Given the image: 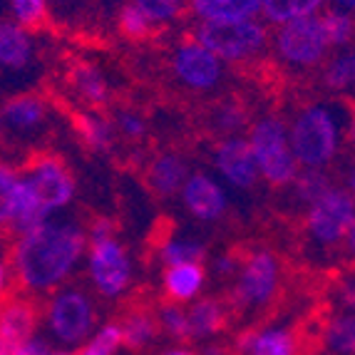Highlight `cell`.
Segmentation results:
<instances>
[{
  "label": "cell",
  "mask_w": 355,
  "mask_h": 355,
  "mask_svg": "<svg viewBox=\"0 0 355 355\" xmlns=\"http://www.w3.org/2000/svg\"><path fill=\"white\" fill-rule=\"evenodd\" d=\"M85 249V234L72 224L42 221L23 234L12 251V263L28 288H50L60 284L77 263Z\"/></svg>",
  "instance_id": "6da1fadb"
},
{
  "label": "cell",
  "mask_w": 355,
  "mask_h": 355,
  "mask_svg": "<svg viewBox=\"0 0 355 355\" xmlns=\"http://www.w3.org/2000/svg\"><path fill=\"white\" fill-rule=\"evenodd\" d=\"M293 159L308 169H320L338 152V122L328 107H308L293 122L291 130Z\"/></svg>",
  "instance_id": "7a4b0ae2"
},
{
  "label": "cell",
  "mask_w": 355,
  "mask_h": 355,
  "mask_svg": "<svg viewBox=\"0 0 355 355\" xmlns=\"http://www.w3.org/2000/svg\"><path fill=\"white\" fill-rule=\"evenodd\" d=\"M266 28L254 20H204L196 30V42L229 62L256 58L266 48Z\"/></svg>",
  "instance_id": "3957f363"
},
{
  "label": "cell",
  "mask_w": 355,
  "mask_h": 355,
  "mask_svg": "<svg viewBox=\"0 0 355 355\" xmlns=\"http://www.w3.org/2000/svg\"><path fill=\"white\" fill-rule=\"evenodd\" d=\"M251 152L259 172L263 174L268 184L273 187H286L296 179V164L293 152H291L288 135L281 119L276 117H263L256 122L254 132H251Z\"/></svg>",
  "instance_id": "277c9868"
},
{
  "label": "cell",
  "mask_w": 355,
  "mask_h": 355,
  "mask_svg": "<svg viewBox=\"0 0 355 355\" xmlns=\"http://www.w3.org/2000/svg\"><path fill=\"white\" fill-rule=\"evenodd\" d=\"M308 231L323 246L353 236V196L343 189H328L308 211Z\"/></svg>",
  "instance_id": "5b68a950"
},
{
  "label": "cell",
  "mask_w": 355,
  "mask_h": 355,
  "mask_svg": "<svg viewBox=\"0 0 355 355\" xmlns=\"http://www.w3.org/2000/svg\"><path fill=\"white\" fill-rule=\"evenodd\" d=\"M50 331L62 343H80L95 326V308L87 293L75 288L60 291L50 303Z\"/></svg>",
  "instance_id": "8992f818"
},
{
  "label": "cell",
  "mask_w": 355,
  "mask_h": 355,
  "mask_svg": "<svg viewBox=\"0 0 355 355\" xmlns=\"http://www.w3.org/2000/svg\"><path fill=\"white\" fill-rule=\"evenodd\" d=\"M279 55L291 65L311 67L323 60L328 53V40L323 35L318 18H301L293 23H286L276 35Z\"/></svg>",
  "instance_id": "52a82bcc"
},
{
  "label": "cell",
  "mask_w": 355,
  "mask_h": 355,
  "mask_svg": "<svg viewBox=\"0 0 355 355\" xmlns=\"http://www.w3.org/2000/svg\"><path fill=\"white\" fill-rule=\"evenodd\" d=\"M276 288H279V263L268 251H256L243 263L234 301L239 308H261L271 301Z\"/></svg>",
  "instance_id": "ba28073f"
},
{
  "label": "cell",
  "mask_w": 355,
  "mask_h": 355,
  "mask_svg": "<svg viewBox=\"0 0 355 355\" xmlns=\"http://www.w3.org/2000/svg\"><path fill=\"white\" fill-rule=\"evenodd\" d=\"M23 182L35 194L37 204L45 214L65 207L72 199V191H75V184H72V177L67 174L65 164L55 157H37L30 164V172Z\"/></svg>",
  "instance_id": "9c48e42d"
},
{
  "label": "cell",
  "mask_w": 355,
  "mask_h": 355,
  "mask_svg": "<svg viewBox=\"0 0 355 355\" xmlns=\"http://www.w3.org/2000/svg\"><path fill=\"white\" fill-rule=\"evenodd\" d=\"M89 273L95 279L102 296H119L130 284V259L125 249L112 236L92 241L89 251Z\"/></svg>",
  "instance_id": "30bf717a"
},
{
  "label": "cell",
  "mask_w": 355,
  "mask_h": 355,
  "mask_svg": "<svg viewBox=\"0 0 355 355\" xmlns=\"http://www.w3.org/2000/svg\"><path fill=\"white\" fill-rule=\"evenodd\" d=\"M174 75L191 89H211L221 80V62L199 42H187L174 53Z\"/></svg>",
  "instance_id": "8fae6325"
},
{
  "label": "cell",
  "mask_w": 355,
  "mask_h": 355,
  "mask_svg": "<svg viewBox=\"0 0 355 355\" xmlns=\"http://www.w3.org/2000/svg\"><path fill=\"white\" fill-rule=\"evenodd\" d=\"M214 162L219 166V172L229 179L234 187L249 189L259 179V166H256L254 152H251L246 139L231 137L226 142H221L214 154Z\"/></svg>",
  "instance_id": "7c38bea8"
},
{
  "label": "cell",
  "mask_w": 355,
  "mask_h": 355,
  "mask_svg": "<svg viewBox=\"0 0 355 355\" xmlns=\"http://www.w3.org/2000/svg\"><path fill=\"white\" fill-rule=\"evenodd\" d=\"M35 311L18 298H10L0 306V350L3 355H18L35 331Z\"/></svg>",
  "instance_id": "4fadbf2b"
},
{
  "label": "cell",
  "mask_w": 355,
  "mask_h": 355,
  "mask_svg": "<svg viewBox=\"0 0 355 355\" xmlns=\"http://www.w3.org/2000/svg\"><path fill=\"white\" fill-rule=\"evenodd\" d=\"M184 204L202 221H216L226 211V196L221 187L207 174H194L184 187Z\"/></svg>",
  "instance_id": "5bb4252c"
},
{
  "label": "cell",
  "mask_w": 355,
  "mask_h": 355,
  "mask_svg": "<svg viewBox=\"0 0 355 355\" xmlns=\"http://www.w3.org/2000/svg\"><path fill=\"white\" fill-rule=\"evenodd\" d=\"M187 177V162L179 154H162L149 166V184L159 196H172L179 191Z\"/></svg>",
  "instance_id": "9a60e30c"
},
{
  "label": "cell",
  "mask_w": 355,
  "mask_h": 355,
  "mask_svg": "<svg viewBox=\"0 0 355 355\" xmlns=\"http://www.w3.org/2000/svg\"><path fill=\"white\" fill-rule=\"evenodd\" d=\"M194 12L204 20H251L261 0H194Z\"/></svg>",
  "instance_id": "2e32d148"
},
{
  "label": "cell",
  "mask_w": 355,
  "mask_h": 355,
  "mask_svg": "<svg viewBox=\"0 0 355 355\" xmlns=\"http://www.w3.org/2000/svg\"><path fill=\"white\" fill-rule=\"evenodd\" d=\"M33 58V42L18 25L0 23V65L25 67Z\"/></svg>",
  "instance_id": "e0dca14e"
},
{
  "label": "cell",
  "mask_w": 355,
  "mask_h": 355,
  "mask_svg": "<svg viewBox=\"0 0 355 355\" xmlns=\"http://www.w3.org/2000/svg\"><path fill=\"white\" fill-rule=\"evenodd\" d=\"M204 284V271L199 263H179V266H169L164 276V288L166 296L174 301H189L202 291Z\"/></svg>",
  "instance_id": "ac0fdd59"
},
{
  "label": "cell",
  "mask_w": 355,
  "mask_h": 355,
  "mask_svg": "<svg viewBox=\"0 0 355 355\" xmlns=\"http://www.w3.org/2000/svg\"><path fill=\"white\" fill-rule=\"evenodd\" d=\"M42 221H45V211H42V207L37 204L35 194L30 191L28 184L20 179L18 194H15V204H12V214H10L12 229L23 236V234L35 229V226H40Z\"/></svg>",
  "instance_id": "d6986e66"
},
{
  "label": "cell",
  "mask_w": 355,
  "mask_h": 355,
  "mask_svg": "<svg viewBox=\"0 0 355 355\" xmlns=\"http://www.w3.org/2000/svg\"><path fill=\"white\" fill-rule=\"evenodd\" d=\"M187 320H189L191 338L211 336V333H219L221 328L226 326V311L219 301L204 298V301H199L189 313H187Z\"/></svg>",
  "instance_id": "ffe728a7"
},
{
  "label": "cell",
  "mask_w": 355,
  "mask_h": 355,
  "mask_svg": "<svg viewBox=\"0 0 355 355\" xmlns=\"http://www.w3.org/2000/svg\"><path fill=\"white\" fill-rule=\"evenodd\" d=\"M42 117H45V105L30 95L10 100L0 112V119H6V125L15 127V130H30V127L40 125Z\"/></svg>",
  "instance_id": "44dd1931"
},
{
  "label": "cell",
  "mask_w": 355,
  "mask_h": 355,
  "mask_svg": "<svg viewBox=\"0 0 355 355\" xmlns=\"http://www.w3.org/2000/svg\"><path fill=\"white\" fill-rule=\"evenodd\" d=\"M323 0H261V8L271 23H293V20L311 18Z\"/></svg>",
  "instance_id": "7402d4cb"
},
{
  "label": "cell",
  "mask_w": 355,
  "mask_h": 355,
  "mask_svg": "<svg viewBox=\"0 0 355 355\" xmlns=\"http://www.w3.org/2000/svg\"><path fill=\"white\" fill-rule=\"evenodd\" d=\"M70 80L75 85V89L92 105H105L107 102V83L100 70H95L92 65H75L70 72Z\"/></svg>",
  "instance_id": "603a6c76"
},
{
  "label": "cell",
  "mask_w": 355,
  "mask_h": 355,
  "mask_svg": "<svg viewBox=\"0 0 355 355\" xmlns=\"http://www.w3.org/2000/svg\"><path fill=\"white\" fill-rule=\"evenodd\" d=\"M251 355H296V336L288 331H263L243 340Z\"/></svg>",
  "instance_id": "cb8c5ba5"
},
{
  "label": "cell",
  "mask_w": 355,
  "mask_h": 355,
  "mask_svg": "<svg viewBox=\"0 0 355 355\" xmlns=\"http://www.w3.org/2000/svg\"><path fill=\"white\" fill-rule=\"evenodd\" d=\"M122 331V343L132 350H139L157 336V323L149 313H132L130 318L125 320V326H119Z\"/></svg>",
  "instance_id": "d4e9b609"
},
{
  "label": "cell",
  "mask_w": 355,
  "mask_h": 355,
  "mask_svg": "<svg viewBox=\"0 0 355 355\" xmlns=\"http://www.w3.org/2000/svg\"><path fill=\"white\" fill-rule=\"evenodd\" d=\"M75 125L80 137L92 149H97V152H102V149H107L112 144V130H110V125H107L105 119L92 117V114H77Z\"/></svg>",
  "instance_id": "484cf974"
},
{
  "label": "cell",
  "mask_w": 355,
  "mask_h": 355,
  "mask_svg": "<svg viewBox=\"0 0 355 355\" xmlns=\"http://www.w3.org/2000/svg\"><path fill=\"white\" fill-rule=\"evenodd\" d=\"M320 28H323L328 45H345L353 37V20L343 10H328L326 18L320 20Z\"/></svg>",
  "instance_id": "4316f807"
},
{
  "label": "cell",
  "mask_w": 355,
  "mask_h": 355,
  "mask_svg": "<svg viewBox=\"0 0 355 355\" xmlns=\"http://www.w3.org/2000/svg\"><path fill=\"white\" fill-rule=\"evenodd\" d=\"M207 256L202 243L196 241H169L162 249V259L169 266H179V263H199Z\"/></svg>",
  "instance_id": "83f0119b"
},
{
  "label": "cell",
  "mask_w": 355,
  "mask_h": 355,
  "mask_svg": "<svg viewBox=\"0 0 355 355\" xmlns=\"http://www.w3.org/2000/svg\"><path fill=\"white\" fill-rule=\"evenodd\" d=\"M328 345H331L336 353L350 355L355 348V328L353 318L345 315V318H338L331 328H328Z\"/></svg>",
  "instance_id": "f1b7e54d"
},
{
  "label": "cell",
  "mask_w": 355,
  "mask_h": 355,
  "mask_svg": "<svg viewBox=\"0 0 355 355\" xmlns=\"http://www.w3.org/2000/svg\"><path fill=\"white\" fill-rule=\"evenodd\" d=\"M353 53H345V55H338L336 60L331 62V67H328L326 72V83L328 87L333 89H345L353 85Z\"/></svg>",
  "instance_id": "f546056e"
},
{
  "label": "cell",
  "mask_w": 355,
  "mask_h": 355,
  "mask_svg": "<svg viewBox=\"0 0 355 355\" xmlns=\"http://www.w3.org/2000/svg\"><path fill=\"white\" fill-rule=\"evenodd\" d=\"M10 8L25 28H40L45 23V0H10Z\"/></svg>",
  "instance_id": "4dcf8cb0"
},
{
  "label": "cell",
  "mask_w": 355,
  "mask_h": 355,
  "mask_svg": "<svg viewBox=\"0 0 355 355\" xmlns=\"http://www.w3.org/2000/svg\"><path fill=\"white\" fill-rule=\"evenodd\" d=\"M293 182H296L298 196H301L303 202H308V204H313L315 199H320V196L331 189V184L326 182V177H323V174H318L315 169L301 174V177H296Z\"/></svg>",
  "instance_id": "1f68e13d"
},
{
  "label": "cell",
  "mask_w": 355,
  "mask_h": 355,
  "mask_svg": "<svg viewBox=\"0 0 355 355\" xmlns=\"http://www.w3.org/2000/svg\"><path fill=\"white\" fill-rule=\"evenodd\" d=\"M119 345H122V331H119V326H107L89 340V345L80 355H112Z\"/></svg>",
  "instance_id": "d6a6232c"
},
{
  "label": "cell",
  "mask_w": 355,
  "mask_h": 355,
  "mask_svg": "<svg viewBox=\"0 0 355 355\" xmlns=\"http://www.w3.org/2000/svg\"><path fill=\"white\" fill-rule=\"evenodd\" d=\"M18 184L20 179L10 169L0 166V224L10 221L12 204H15V194H18Z\"/></svg>",
  "instance_id": "836d02e7"
},
{
  "label": "cell",
  "mask_w": 355,
  "mask_h": 355,
  "mask_svg": "<svg viewBox=\"0 0 355 355\" xmlns=\"http://www.w3.org/2000/svg\"><path fill=\"white\" fill-rule=\"evenodd\" d=\"M135 6L147 15L149 20H157V23H164V20H172L182 10V0H135Z\"/></svg>",
  "instance_id": "e575fe53"
},
{
  "label": "cell",
  "mask_w": 355,
  "mask_h": 355,
  "mask_svg": "<svg viewBox=\"0 0 355 355\" xmlns=\"http://www.w3.org/2000/svg\"><path fill=\"white\" fill-rule=\"evenodd\" d=\"M119 30L127 37H147L149 30H152V20L137 6H127L122 10V18H119Z\"/></svg>",
  "instance_id": "d590c367"
},
{
  "label": "cell",
  "mask_w": 355,
  "mask_h": 355,
  "mask_svg": "<svg viewBox=\"0 0 355 355\" xmlns=\"http://www.w3.org/2000/svg\"><path fill=\"white\" fill-rule=\"evenodd\" d=\"M162 323H164L166 331L172 333L174 338H179V340H184V338H191L187 313H184V311H179V308L166 306L164 311H162Z\"/></svg>",
  "instance_id": "8d00e7d4"
},
{
  "label": "cell",
  "mask_w": 355,
  "mask_h": 355,
  "mask_svg": "<svg viewBox=\"0 0 355 355\" xmlns=\"http://www.w3.org/2000/svg\"><path fill=\"white\" fill-rule=\"evenodd\" d=\"M246 110H241L239 105H226L219 110L216 114V127L224 132H239L243 125H246Z\"/></svg>",
  "instance_id": "74e56055"
},
{
  "label": "cell",
  "mask_w": 355,
  "mask_h": 355,
  "mask_svg": "<svg viewBox=\"0 0 355 355\" xmlns=\"http://www.w3.org/2000/svg\"><path fill=\"white\" fill-rule=\"evenodd\" d=\"M117 125H119V130L125 132L127 137H132V139H139V137L144 135V119L139 117V114L122 112L117 117Z\"/></svg>",
  "instance_id": "f35d334b"
},
{
  "label": "cell",
  "mask_w": 355,
  "mask_h": 355,
  "mask_svg": "<svg viewBox=\"0 0 355 355\" xmlns=\"http://www.w3.org/2000/svg\"><path fill=\"white\" fill-rule=\"evenodd\" d=\"M18 355H48V343L40 338H30L28 343H23V348L18 350Z\"/></svg>",
  "instance_id": "ab89813d"
},
{
  "label": "cell",
  "mask_w": 355,
  "mask_h": 355,
  "mask_svg": "<svg viewBox=\"0 0 355 355\" xmlns=\"http://www.w3.org/2000/svg\"><path fill=\"white\" fill-rule=\"evenodd\" d=\"M8 286H10V266L0 261V298H6L3 293L8 291Z\"/></svg>",
  "instance_id": "60d3db41"
},
{
  "label": "cell",
  "mask_w": 355,
  "mask_h": 355,
  "mask_svg": "<svg viewBox=\"0 0 355 355\" xmlns=\"http://www.w3.org/2000/svg\"><path fill=\"white\" fill-rule=\"evenodd\" d=\"M336 3H338V6H340V8H348V10L355 6V0H336Z\"/></svg>",
  "instance_id": "b9f144b4"
},
{
  "label": "cell",
  "mask_w": 355,
  "mask_h": 355,
  "mask_svg": "<svg viewBox=\"0 0 355 355\" xmlns=\"http://www.w3.org/2000/svg\"><path fill=\"white\" fill-rule=\"evenodd\" d=\"M166 355H194V353H189V350H172V353H166Z\"/></svg>",
  "instance_id": "7bdbcfd3"
},
{
  "label": "cell",
  "mask_w": 355,
  "mask_h": 355,
  "mask_svg": "<svg viewBox=\"0 0 355 355\" xmlns=\"http://www.w3.org/2000/svg\"><path fill=\"white\" fill-rule=\"evenodd\" d=\"M53 355H70V353H53Z\"/></svg>",
  "instance_id": "ee69618b"
},
{
  "label": "cell",
  "mask_w": 355,
  "mask_h": 355,
  "mask_svg": "<svg viewBox=\"0 0 355 355\" xmlns=\"http://www.w3.org/2000/svg\"><path fill=\"white\" fill-rule=\"evenodd\" d=\"M0 355H3V350H0Z\"/></svg>",
  "instance_id": "f6af8a7d"
}]
</instances>
